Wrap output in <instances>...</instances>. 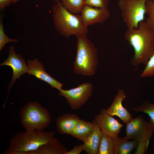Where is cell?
<instances>
[{
	"instance_id": "cell-8",
	"label": "cell",
	"mask_w": 154,
	"mask_h": 154,
	"mask_svg": "<svg viewBox=\"0 0 154 154\" xmlns=\"http://www.w3.org/2000/svg\"><path fill=\"white\" fill-rule=\"evenodd\" d=\"M92 84L89 82L83 83L75 88L68 90L62 89L58 95L64 97L73 110L77 109L84 105L92 95Z\"/></svg>"
},
{
	"instance_id": "cell-9",
	"label": "cell",
	"mask_w": 154,
	"mask_h": 154,
	"mask_svg": "<svg viewBox=\"0 0 154 154\" xmlns=\"http://www.w3.org/2000/svg\"><path fill=\"white\" fill-rule=\"evenodd\" d=\"M9 56L6 60L0 64V66H7L11 67L13 70V76L10 84L8 87V93L5 101L3 105L5 107L10 90L14 83L21 75L27 73L29 67L26 64L25 61L21 55L17 54L15 51V48L11 46L9 48Z\"/></svg>"
},
{
	"instance_id": "cell-5",
	"label": "cell",
	"mask_w": 154,
	"mask_h": 154,
	"mask_svg": "<svg viewBox=\"0 0 154 154\" xmlns=\"http://www.w3.org/2000/svg\"><path fill=\"white\" fill-rule=\"evenodd\" d=\"M21 123L27 130H43L51 121L50 112L36 101L25 104L19 112Z\"/></svg>"
},
{
	"instance_id": "cell-22",
	"label": "cell",
	"mask_w": 154,
	"mask_h": 154,
	"mask_svg": "<svg viewBox=\"0 0 154 154\" xmlns=\"http://www.w3.org/2000/svg\"><path fill=\"white\" fill-rule=\"evenodd\" d=\"M3 16L1 15L0 20V51L7 43L13 42H17L19 40L9 38L5 34L3 23Z\"/></svg>"
},
{
	"instance_id": "cell-28",
	"label": "cell",
	"mask_w": 154,
	"mask_h": 154,
	"mask_svg": "<svg viewBox=\"0 0 154 154\" xmlns=\"http://www.w3.org/2000/svg\"><path fill=\"white\" fill-rule=\"evenodd\" d=\"M15 0H0V9H4L6 7L9 6Z\"/></svg>"
},
{
	"instance_id": "cell-3",
	"label": "cell",
	"mask_w": 154,
	"mask_h": 154,
	"mask_svg": "<svg viewBox=\"0 0 154 154\" xmlns=\"http://www.w3.org/2000/svg\"><path fill=\"white\" fill-rule=\"evenodd\" d=\"M52 11L54 25L62 36L68 38L72 35L76 36L88 33V27L84 24L81 15L70 13L61 1L54 4Z\"/></svg>"
},
{
	"instance_id": "cell-16",
	"label": "cell",
	"mask_w": 154,
	"mask_h": 154,
	"mask_svg": "<svg viewBox=\"0 0 154 154\" xmlns=\"http://www.w3.org/2000/svg\"><path fill=\"white\" fill-rule=\"evenodd\" d=\"M67 149L59 139L54 137L49 142L40 146L36 150L27 154H65Z\"/></svg>"
},
{
	"instance_id": "cell-26",
	"label": "cell",
	"mask_w": 154,
	"mask_h": 154,
	"mask_svg": "<svg viewBox=\"0 0 154 154\" xmlns=\"http://www.w3.org/2000/svg\"><path fill=\"white\" fill-rule=\"evenodd\" d=\"M149 143L146 142H138L134 154H144L148 147Z\"/></svg>"
},
{
	"instance_id": "cell-2",
	"label": "cell",
	"mask_w": 154,
	"mask_h": 154,
	"mask_svg": "<svg viewBox=\"0 0 154 154\" xmlns=\"http://www.w3.org/2000/svg\"><path fill=\"white\" fill-rule=\"evenodd\" d=\"M54 131L27 130L16 133L4 154H27L35 151L54 137Z\"/></svg>"
},
{
	"instance_id": "cell-4",
	"label": "cell",
	"mask_w": 154,
	"mask_h": 154,
	"mask_svg": "<svg viewBox=\"0 0 154 154\" xmlns=\"http://www.w3.org/2000/svg\"><path fill=\"white\" fill-rule=\"evenodd\" d=\"M76 37V54L73 62L74 73L86 76H94L98 64V49L87 35Z\"/></svg>"
},
{
	"instance_id": "cell-14",
	"label": "cell",
	"mask_w": 154,
	"mask_h": 154,
	"mask_svg": "<svg viewBox=\"0 0 154 154\" xmlns=\"http://www.w3.org/2000/svg\"><path fill=\"white\" fill-rule=\"evenodd\" d=\"M93 129L83 142V151L88 154H97L99 143L102 132L94 119Z\"/></svg>"
},
{
	"instance_id": "cell-20",
	"label": "cell",
	"mask_w": 154,
	"mask_h": 154,
	"mask_svg": "<svg viewBox=\"0 0 154 154\" xmlns=\"http://www.w3.org/2000/svg\"><path fill=\"white\" fill-rule=\"evenodd\" d=\"M64 7L70 13L77 14L85 5L84 0H60Z\"/></svg>"
},
{
	"instance_id": "cell-27",
	"label": "cell",
	"mask_w": 154,
	"mask_h": 154,
	"mask_svg": "<svg viewBox=\"0 0 154 154\" xmlns=\"http://www.w3.org/2000/svg\"><path fill=\"white\" fill-rule=\"evenodd\" d=\"M83 150V144L74 146L73 149L70 151H67L65 154H79Z\"/></svg>"
},
{
	"instance_id": "cell-1",
	"label": "cell",
	"mask_w": 154,
	"mask_h": 154,
	"mask_svg": "<svg viewBox=\"0 0 154 154\" xmlns=\"http://www.w3.org/2000/svg\"><path fill=\"white\" fill-rule=\"evenodd\" d=\"M124 38L134 50L131 64L134 66L145 65L154 54V29L143 21L137 28L127 29Z\"/></svg>"
},
{
	"instance_id": "cell-25",
	"label": "cell",
	"mask_w": 154,
	"mask_h": 154,
	"mask_svg": "<svg viewBox=\"0 0 154 154\" xmlns=\"http://www.w3.org/2000/svg\"><path fill=\"white\" fill-rule=\"evenodd\" d=\"M110 0H84L85 4L93 7L108 8Z\"/></svg>"
},
{
	"instance_id": "cell-19",
	"label": "cell",
	"mask_w": 154,
	"mask_h": 154,
	"mask_svg": "<svg viewBox=\"0 0 154 154\" xmlns=\"http://www.w3.org/2000/svg\"><path fill=\"white\" fill-rule=\"evenodd\" d=\"M97 154H114V142L112 138L102 133Z\"/></svg>"
},
{
	"instance_id": "cell-7",
	"label": "cell",
	"mask_w": 154,
	"mask_h": 154,
	"mask_svg": "<svg viewBox=\"0 0 154 154\" xmlns=\"http://www.w3.org/2000/svg\"><path fill=\"white\" fill-rule=\"evenodd\" d=\"M154 125L148 122L142 115L136 116L126 124L123 138L139 142H149L154 132Z\"/></svg>"
},
{
	"instance_id": "cell-10",
	"label": "cell",
	"mask_w": 154,
	"mask_h": 154,
	"mask_svg": "<svg viewBox=\"0 0 154 154\" xmlns=\"http://www.w3.org/2000/svg\"><path fill=\"white\" fill-rule=\"evenodd\" d=\"M113 116L108 114L105 109H101L99 113L94 116V120L102 133L112 138L118 136L123 126Z\"/></svg>"
},
{
	"instance_id": "cell-6",
	"label": "cell",
	"mask_w": 154,
	"mask_h": 154,
	"mask_svg": "<svg viewBox=\"0 0 154 154\" xmlns=\"http://www.w3.org/2000/svg\"><path fill=\"white\" fill-rule=\"evenodd\" d=\"M147 0H119L118 6L127 29L137 28L139 23L144 21L145 14H147Z\"/></svg>"
},
{
	"instance_id": "cell-11",
	"label": "cell",
	"mask_w": 154,
	"mask_h": 154,
	"mask_svg": "<svg viewBox=\"0 0 154 154\" xmlns=\"http://www.w3.org/2000/svg\"><path fill=\"white\" fill-rule=\"evenodd\" d=\"M80 13L84 24L88 27L94 24L103 23L110 15L108 8L95 7L85 5Z\"/></svg>"
},
{
	"instance_id": "cell-18",
	"label": "cell",
	"mask_w": 154,
	"mask_h": 154,
	"mask_svg": "<svg viewBox=\"0 0 154 154\" xmlns=\"http://www.w3.org/2000/svg\"><path fill=\"white\" fill-rule=\"evenodd\" d=\"M93 126V121L80 119L70 135L83 142L92 131Z\"/></svg>"
},
{
	"instance_id": "cell-17",
	"label": "cell",
	"mask_w": 154,
	"mask_h": 154,
	"mask_svg": "<svg viewBox=\"0 0 154 154\" xmlns=\"http://www.w3.org/2000/svg\"><path fill=\"white\" fill-rule=\"evenodd\" d=\"M114 146V154L130 153L137 146L138 142L129 140L118 136L112 138Z\"/></svg>"
},
{
	"instance_id": "cell-29",
	"label": "cell",
	"mask_w": 154,
	"mask_h": 154,
	"mask_svg": "<svg viewBox=\"0 0 154 154\" xmlns=\"http://www.w3.org/2000/svg\"><path fill=\"white\" fill-rule=\"evenodd\" d=\"M19 0H15L13 2V3H15V2H17V1H18ZM52 0L53 1H54L56 2H57L60 1V0Z\"/></svg>"
},
{
	"instance_id": "cell-15",
	"label": "cell",
	"mask_w": 154,
	"mask_h": 154,
	"mask_svg": "<svg viewBox=\"0 0 154 154\" xmlns=\"http://www.w3.org/2000/svg\"><path fill=\"white\" fill-rule=\"evenodd\" d=\"M79 117L69 114H63L58 117L56 121L58 131L62 134H70L80 120Z\"/></svg>"
},
{
	"instance_id": "cell-24",
	"label": "cell",
	"mask_w": 154,
	"mask_h": 154,
	"mask_svg": "<svg viewBox=\"0 0 154 154\" xmlns=\"http://www.w3.org/2000/svg\"><path fill=\"white\" fill-rule=\"evenodd\" d=\"M147 14L148 17L146 21L150 26L154 29V0H147L146 2Z\"/></svg>"
},
{
	"instance_id": "cell-13",
	"label": "cell",
	"mask_w": 154,
	"mask_h": 154,
	"mask_svg": "<svg viewBox=\"0 0 154 154\" xmlns=\"http://www.w3.org/2000/svg\"><path fill=\"white\" fill-rule=\"evenodd\" d=\"M29 69L27 73L29 75H33L39 80H43L49 84L52 88L59 91L62 88L63 84L54 78L47 73L42 64L35 58L33 60L27 61Z\"/></svg>"
},
{
	"instance_id": "cell-21",
	"label": "cell",
	"mask_w": 154,
	"mask_h": 154,
	"mask_svg": "<svg viewBox=\"0 0 154 154\" xmlns=\"http://www.w3.org/2000/svg\"><path fill=\"white\" fill-rule=\"evenodd\" d=\"M136 112H142L147 114L150 118L149 122L154 125V103L147 100L141 105L132 109Z\"/></svg>"
},
{
	"instance_id": "cell-23",
	"label": "cell",
	"mask_w": 154,
	"mask_h": 154,
	"mask_svg": "<svg viewBox=\"0 0 154 154\" xmlns=\"http://www.w3.org/2000/svg\"><path fill=\"white\" fill-rule=\"evenodd\" d=\"M140 76L142 78L154 77V54L149 59Z\"/></svg>"
},
{
	"instance_id": "cell-12",
	"label": "cell",
	"mask_w": 154,
	"mask_h": 154,
	"mask_svg": "<svg viewBox=\"0 0 154 154\" xmlns=\"http://www.w3.org/2000/svg\"><path fill=\"white\" fill-rule=\"evenodd\" d=\"M126 98L124 90L119 89L111 105L106 110L108 114L119 117L127 124L132 119L133 116L128 110L123 106L122 102Z\"/></svg>"
}]
</instances>
